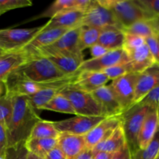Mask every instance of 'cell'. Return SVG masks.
I'll return each instance as SVG.
<instances>
[{
    "label": "cell",
    "instance_id": "1",
    "mask_svg": "<svg viewBox=\"0 0 159 159\" xmlns=\"http://www.w3.org/2000/svg\"><path fill=\"white\" fill-rule=\"evenodd\" d=\"M12 97V114L7 129L8 147L26 142L35 124L41 120L37 110L31 106L27 96Z\"/></svg>",
    "mask_w": 159,
    "mask_h": 159
},
{
    "label": "cell",
    "instance_id": "2",
    "mask_svg": "<svg viewBox=\"0 0 159 159\" xmlns=\"http://www.w3.org/2000/svg\"><path fill=\"white\" fill-rule=\"evenodd\" d=\"M12 72L26 80L40 83L57 82L71 77L61 72L48 57L43 55L29 57L23 65Z\"/></svg>",
    "mask_w": 159,
    "mask_h": 159
},
{
    "label": "cell",
    "instance_id": "3",
    "mask_svg": "<svg viewBox=\"0 0 159 159\" xmlns=\"http://www.w3.org/2000/svg\"><path fill=\"white\" fill-rule=\"evenodd\" d=\"M153 107L137 103L120 115L121 127L127 147L133 154L139 149L138 138L144 119Z\"/></svg>",
    "mask_w": 159,
    "mask_h": 159
},
{
    "label": "cell",
    "instance_id": "4",
    "mask_svg": "<svg viewBox=\"0 0 159 159\" xmlns=\"http://www.w3.org/2000/svg\"><path fill=\"white\" fill-rule=\"evenodd\" d=\"M98 2L110 9L124 30L133 23L141 20L154 19L143 10L135 0H97Z\"/></svg>",
    "mask_w": 159,
    "mask_h": 159
},
{
    "label": "cell",
    "instance_id": "5",
    "mask_svg": "<svg viewBox=\"0 0 159 159\" xmlns=\"http://www.w3.org/2000/svg\"><path fill=\"white\" fill-rule=\"evenodd\" d=\"M61 93L71 102L76 116H102L100 107L92 93L75 88L71 83L66 85Z\"/></svg>",
    "mask_w": 159,
    "mask_h": 159
},
{
    "label": "cell",
    "instance_id": "6",
    "mask_svg": "<svg viewBox=\"0 0 159 159\" xmlns=\"http://www.w3.org/2000/svg\"><path fill=\"white\" fill-rule=\"evenodd\" d=\"M43 30V26L33 28L0 30V49L5 53L20 52Z\"/></svg>",
    "mask_w": 159,
    "mask_h": 159
},
{
    "label": "cell",
    "instance_id": "7",
    "mask_svg": "<svg viewBox=\"0 0 159 159\" xmlns=\"http://www.w3.org/2000/svg\"><path fill=\"white\" fill-rule=\"evenodd\" d=\"M140 73L130 72L112 81L110 85L123 111L134 106L135 89Z\"/></svg>",
    "mask_w": 159,
    "mask_h": 159
},
{
    "label": "cell",
    "instance_id": "8",
    "mask_svg": "<svg viewBox=\"0 0 159 159\" xmlns=\"http://www.w3.org/2000/svg\"><path fill=\"white\" fill-rule=\"evenodd\" d=\"M81 28L82 26L69 30L52 44L40 50L36 55L48 57L62 54H82L79 48Z\"/></svg>",
    "mask_w": 159,
    "mask_h": 159
},
{
    "label": "cell",
    "instance_id": "9",
    "mask_svg": "<svg viewBox=\"0 0 159 159\" xmlns=\"http://www.w3.org/2000/svg\"><path fill=\"white\" fill-rule=\"evenodd\" d=\"M80 26H92L99 29L116 26L122 30L111 11L99 4L97 0H93L90 7L84 13Z\"/></svg>",
    "mask_w": 159,
    "mask_h": 159
},
{
    "label": "cell",
    "instance_id": "10",
    "mask_svg": "<svg viewBox=\"0 0 159 159\" xmlns=\"http://www.w3.org/2000/svg\"><path fill=\"white\" fill-rule=\"evenodd\" d=\"M129 62V57L123 48L109 51L106 54L97 58L84 60L78 69L77 73L82 71H97L102 72L107 68L118 64Z\"/></svg>",
    "mask_w": 159,
    "mask_h": 159
},
{
    "label": "cell",
    "instance_id": "11",
    "mask_svg": "<svg viewBox=\"0 0 159 159\" xmlns=\"http://www.w3.org/2000/svg\"><path fill=\"white\" fill-rule=\"evenodd\" d=\"M105 119L103 116H75V117L54 122L59 133L85 136L95 126Z\"/></svg>",
    "mask_w": 159,
    "mask_h": 159
},
{
    "label": "cell",
    "instance_id": "12",
    "mask_svg": "<svg viewBox=\"0 0 159 159\" xmlns=\"http://www.w3.org/2000/svg\"><path fill=\"white\" fill-rule=\"evenodd\" d=\"M120 125V116L102 120L84 136L87 148L93 150L97 144L110 136Z\"/></svg>",
    "mask_w": 159,
    "mask_h": 159
},
{
    "label": "cell",
    "instance_id": "13",
    "mask_svg": "<svg viewBox=\"0 0 159 159\" xmlns=\"http://www.w3.org/2000/svg\"><path fill=\"white\" fill-rule=\"evenodd\" d=\"M92 94L99 103L103 117H116L124 113L110 85H104L92 93Z\"/></svg>",
    "mask_w": 159,
    "mask_h": 159
},
{
    "label": "cell",
    "instance_id": "14",
    "mask_svg": "<svg viewBox=\"0 0 159 159\" xmlns=\"http://www.w3.org/2000/svg\"><path fill=\"white\" fill-rule=\"evenodd\" d=\"M68 30H69L68 29H64V28H53V29L44 30H42L22 50V51L25 53L28 57L36 55L40 50L52 44Z\"/></svg>",
    "mask_w": 159,
    "mask_h": 159
},
{
    "label": "cell",
    "instance_id": "15",
    "mask_svg": "<svg viewBox=\"0 0 159 159\" xmlns=\"http://www.w3.org/2000/svg\"><path fill=\"white\" fill-rule=\"evenodd\" d=\"M159 85V66L153 65L140 73L135 89L134 105L141 102L152 90Z\"/></svg>",
    "mask_w": 159,
    "mask_h": 159
},
{
    "label": "cell",
    "instance_id": "16",
    "mask_svg": "<svg viewBox=\"0 0 159 159\" xmlns=\"http://www.w3.org/2000/svg\"><path fill=\"white\" fill-rule=\"evenodd\" d=\"M57 146L67 159H76L87 148L84 136L68 133H60L57 138Z\"/></svg>",
    "mask_w": 159,
    "mask_h": 159
},
{
    "label": "cell",
    "instance_id": "17",
    "mask_svg": "<svg viewBox=\"0 0 159 159\" xmlns=\"http://www.w3.org/2000/svg\"><path fill=\"white\" fill-rule=\"evenodd\" d=\"M109 79L103 72L82 71L79 73L75 80L71 83L72 86L86 93H92L106 85Z\"/></svg>",
    "mask_w": 159,
    "mask_h": 159
},
{
    "label": "cell",
    "instance_id": "18",
    "mask_svg": "<svg viewBox=\"0 0 159 159\" xmlns=\"http://www.w3.org/2000/svg\"><path fill=\"white\" fill-rule=\"evenodd\" d=\"M84 12L81 11L71 9L65 11L57 14L44 25H43V30L53 29V28H64V29L71 30L79 27L80 23L83 18Z\"/></svg>",
    "mask_w": 159,
    "mask_h": 159
},
{
    "label": "cell",
    "instance_id": "19",
    "mask_svg": "<svg viewBox=\"0 0 159 159\" xmlns=\"http://www.w3.org/2000/svg\"><path fill=\"white\" fill-rule=\"evenodd\" d=\"M159 128V110L153 108L144 119L138 138L139 149L145 148L152 141Z\"/></svg>",
    "mask_w": 159,
    "mask_h": 159
},
{
    "label": "cell",
    "instance_id": "20",
    "mask_svg": "<svg viewBox=\"0 0 159 159\" xmlns=\"http://www.w3.org/2000/svg\"><path fill=\"white\" fill-rule=\"evenodd\" d=\"M47 57H48L54 65L67 76L78 75V69L84 61L83 54H56L48 56Z\"/></svg>",
    "mask_w": 159,
    "mask_h": 159
},
{
    "label": "cell",
    "instance_id": "21",
    "mask_svg": "<svg viewBox=\"0 0 159 159\" xmlns=\"http://www.w3.org/2000/svg\"><path fill=\"white\" fill-rule=\"evenodd\" d=\"M132 72L141 73L155 65V61L147 44L127 53Z\"/></svg>",
    "mask_w": 159,
    "mask_h": 159
},
{
    "label": "cell",
    "instance_id": "22",
    "mask_svg": "<svg viewBox=\"0 0 159 159\" xmlns=\"http://www.w3.org/2000/svg\"><path fill=\"white\" fill-rule=\"evenodd\" d=\"M27 59V55L23 51L4 53L0 55V82H4L12 71L23 65Z\"/></svg>",
    "mask_w": 159,
    "mask_h": 159
},
{
    "label": "cell",
    "instance_id": "23",
    "mask_svg": "<svg viewBox=\"0 0 159 159\" xmlns=\"http://www.w3.org/2000/svg\"><path fill=\"white\" fill-rule=\"evenodd\" d=\"M125 33L116 26H107L101 30L98 43L109 51L120 49L124 45Z\"/></svg>",
    "mask_w": 159,
    "mask_h": 159
},
{
    "label": "cell",
    "instance_id": "24",
    "mask_svg": "<svg viewBox=\"0 0 159 159\" xmlns=\"http://www.w3.org/2000/svg\"><path fill=\"white\" fill-rule=\"evenodd\" d=\"M127 144L125 137L121 125L107 139L102 141L93 149L94 152H106L114 154Z\"/></svg>",
    "mask_w": 159,
    "mask_h": 159
},
{
    "label": "cell",
    "instance_id": "25",
    "mask_svg": "<svg viewBox=\"0 0 159 159\" xmlns=\"http://www.w3.org/2000/svg\"><path fill=\"white\" fill-rule=\"evenodd\" d=\"M69 84H59L43 89L30 96H27L31 106L36 110H40L48 102H49L56 95L59 94L66 85Z\"/></svg>",
    "mask_w": 159,
    "mask_h": 159
},
{
    "label": "cell",
    "instance_id": "26",
    "mask_svg": "<svg viewBox=\"0 0 159 159\" xmlns=\"http://www.w3.org/2000/svg\"><path fill=\"white\" fill-rule=\"evenodd\" d=\"M57 145V138H33L26 141L28 152L43 158Z\"/></svg>",
    "mask_w": 159,
    "mask_h": 159
},
{
    "label": "cell",
    "instance_id": "27",
    "mask_svg": "<svg viewBox=\"0 0 159 159\" xmlns=\"http://www.w3.org/2000/svg\"><path fill=\"white\" fill-rule=\"evenodd\" d=\"M71 9H75V0H57L51 3L46 9H44L40 14L32 17L31 19H28L27 20L24 21V23L43 18L51 19L53 16L60 12L71 10Z\"/></svg>",
    "mask_w": 159,
    "mask_h": 159
},
{
    "label": "cell",
    "instance_id": "28",
    "mask_svg": "<svg viewBox=\"0 0 159 159\" xmlns=\"http://www.w3.org/2000/svg\"><path fill=\"white\" fill-rule=\"evenodd\" d=\"M60 133L52 121L40 120L33 128L29 139L33 138H57Z\"/></svg>",
    "mask_w": 159,
    "mask_h": 159
},
{
    "label": "cell",
    "instance_id": "29",
    "mask_svg": "<svg viewBox=\"0 0 159 159\" xmlns=\"http://www.w3.org/2000/svg\"><path fill=\"white\" fill-rule=\"evenodd\" d=\"M102 29L92 26H82L79 38V48L81 51L90 48L98 43Z\"/></svg>",
    "mask_w": 159,
    "mask_h": 159
},
{
    "label": "cell",
    "instance_id": "30",
    "mask_svg": "<svg viewBox=\"0 0 159 159\" xmlns=\"http://www.w3.org/2000/svg\"><path fill=\"white\" fill-rule=\"evenodd\" d=\"M41 110L66 113V114L75 115V110L73 109L72 106H71V102L61 93L59 94L56 95Z\"/></svg>",
    "mask_w": 159,
    "mask_h": 159
},
{
    "label": "cell",
    "instance_id": "31",
    "mask_svg": "<svg viewBox=\"0 0 159 159\" xmlns=\"http://www.w3.org/2000/svg\"><path fill=\"white\" fill-rule=\"evenodd\" d=\"M152 20H141V21L136 22L129 26L128 27L125 28L124 30V32L127 34L139 36L145 39L155 36V30Z\"/></svg>",
    "mask_w": 159,
    "mask_h": 159
},
{
    "label": "cell",
    "instance_id": "32",
    "mask_svg": "<svg viewBox=\"0 0 159 159\" xmlns=\"http://www.w3.org/2000/svg\"><path fill=\"white\" fill-rule=\"evenodd\" d=\"M159 155V128L148 145L131 154V159H156Z\"/></svg>",
    "mask_w": 159,
    "mask_h": 159
},
{
    "label": "cell",
    "instance_id": "33",
    "mask_svg": "<svg viewBox=\"0 0 159 159\" xmlns=\"http://www.w3.org/2000/svg\"><path fill=\"white\" fill-rule=\"evenodd\" d=\"M12 114V97L5 93L0 98V125L6 130L10 124Z\"/></svg>",
    "mask_w": 159,
    "mask_h": 159
},
{
    "label": "cell",
    "instance_id": "34",
    "mask_svg": "<svg viewBox=\"0 0 159 159\" xmlns=\"http://www.w3.org/2000/svg\"><path fill=\"white\" fill-rule=\"evenodd\" d=\"M102 72H103L107 76L109 80L113 81L114 79L121 77V76H124L128 73L132 72V69L130 63L127 62V63L118 64V65H113V66L105 69Z\"/></svg>",
    "mask_w": 159,
    "mask_h": 159
},
{
    "label": "cell",
    "instance_id": "35",
    "mask_svg": "<svg viewBox=\"0 0 159 159\" xmlns=\"http://www.w3.org/2000/svg\"><path fill=\"white\" fill-rule=\"evenodd\" d=\"M27 154L26 142H22L6 148V159H26Z\"/></svg>",
    "mask_w": 159,
    "mask_h": 159
},
{
    "label": "cell",
    "instance_id": "36",
    "mask_svg": "<svg viewBox=\"0 0 159 159\" xmlns=\"http://www.w3.org/2000/svg\"><path fill=\"white\" fill-rule=\"evenodd\" d=\"M31 5L32 2L30 0H0V16L7 11L27 7Z\"/></svg>",
    "mask_w": 159,
    "mask_h": 159
},
{
    "label": "cell",
    "instance_id": "37",
    "mask_svg": "<svg viewBox=\"0 0 159 159\" xmlns=\"http://www.w3.org/2000/svg\"><path fill=\"white\" fill-rule=\"evenodd\" d=\"M145 43V38H144V37L125 34V39H124V45H123L122 48L125 51L126 53H128L143 46Z\"/></svg>",
    "mask_w": 159,
    "mask_h": 159
},
{
    "label": "cell",
    "instance_id": "38",
    "mask_svg": "<svg viewBox=\"0 0 159 159\" xmlns=\"http://www.w3.org/2000/svg\"><path fill=\"white\" fill-rule=\"evenodd\" d=\"M138 6L153 18L159 16V0H135Z\"/></svg>",
    "mask_w": 159,
    "mask_h": 159
},
{
    "label": "cell",
    "instance_id": "39",
    "mask_svg": "<svg viewBox=\"0 0 159 159\" xmlns=\"http://www.w3.org/2000/svg\"><path fill=\"white\" fill-rule=\"evenodd\" d=\"M138 103L149 106V107H152L153 108H156L159 110V85H157L153 90H152Z\"/></svg>",
    "mask_w": 159,
    "mask_h": 159
},
{
    "label": "cell",
    "instance_id": "40",
    "mask_svg": "<svg viewBox=\"0 0 159 159\" xmlns=\"http://www.w3.org/2000/svg\"><path fill=\"white\" fill-rule=\"evenodd\" d=\"M145 42L155 59V65H159V38L153 36L146 38Z\"/></svg>",
    "mask_w": 159,
    "mask_h": 159
},
{
    "label": "cell",
    "instance_id": "41",
    "mask_svg": "<svg viewBox=\"0 0 159 159\" xmlns=\"http://www.w3.org/2000/svg\"><path fill=\"white\" fill-rule=\"evenodd\" d=\"M89 51L92 55V58H97V57H102L104 54H107L109 50L97 43L89 48Z\"/></svg>",
    "mask_w": 159,
    "mask_h": 159
},
{
    "label": "cell",
    "instance_id": "42",
    "mask_svg": "<svg viewBox=\"0 0 159 159\" xmlns=\"http://www.w3.org/2000/svg\"><path fill=\"white\" fill-rule=\"evenodd\" d=\"M8 148L7 130L6 127L0 125V154H4Z\"/></svg>",
    "mask_w": 159,
    "mask_h": 159
},
{
    "label": "cell",
    "instance_id": "43",
    "mask_svg": "<svg viewBox=\"0 0 159 159\" xmlns=\"http://www.w3.org/2000/svg\"><path fill=\"white\" fill-rule=\"evenodd\" d=\"M111 159H131V153L127 144L120 150L113 154Z\"/></svg>",
    "mask_w": 159,
    "mask_h": 159
},
{
    "label": "cell",
    "instance_id": "44",
    "mask_svg": "<svg viewBox=\"0 0 159 159\" xmlns=\"http://www.w3.org/2000/svg\"><path fill=\"white\" fill-rule=\"evenodd\" d=\"M93 0H75V9L85 13L90 7Z\"/></svg>",
    "mask_w": 159,
    "mask_h": 159
},
{
    "label": "cell",
    "instance_id": "45",
    "mask_svg": "<svg viewBox=\"0 0 159 159\" xmlns=\"http://www.w3.org/2000/svg\"><path fill=\"white\" fill-rule=\"evenodd\" d=\"M45 159H67L63 152L58 146L54 147L48 155L45 156Z\"/></svg>",
    "mask_w": 159,
    "mask_h": 159
},
{
    "label": "cell",
    "instance_id": "46",
    "mask_svg": "<svg viewBox=\"0 0 159 159\" xmlns=\"http://www.w3.org/2000/svg\"><path fill=\"white\" fill-rule=\"evenodd\" d=\"M76 159H95V152L92 149L86 148Z\"/></svg>",
    "mask_w": 159,
    "mask_h": 159
},
{
    "label": "cell",
    "instance_id": "47",
    "mask_svg": "<svg viewBox=\"0 0 159 159\" xmlns=\"http://www.w3.org/2000/svg\"><path fill=\"white\" fill-rule=\"evenodd\" d=\"M113 154L106 152H95V159H111Z\"/></svg>",
    "mask_w": 159,
    "mask_h": 159
},
{
    "label": "cell",
    "instance_id": "48",
    "mask_svg": "<svg viewBox=\"0 0 159 159\" xmlns=\"http://www.w3.org/2000/svg\"><path fill=\"white\" fill-rule=\"evenodd\" d=\"M152 23H153L154 27H155V37L159 38V16L154 18L153 20H152Z\"/></svg>",
    "mask_w": 159,
    "mask_h": 159
},
{
    "label": "cell",
    "instance_id": "49",
    "mask_svg": "<svg viewBox=\"0 0 159 159\" xmlns=\"http://www.w3.org/2000/svg\"><path fill=\"white\" fill-rule=\"evenodd\" d=\"M26 159H45V158H41V157L37 156V155H34V154H32V153H30V152H28L27 156H26Z\"/></svg>",
    "mask_w": 159,
    "mask_h": 159
},
{
    "label": "cell",
    "instance_id": "50",
    "mask_svg": "<svg viewBox=\"0 0 159 159\" xmlns=\"http://www.w3.org/2000/svg\"><path fill=\"white\" fill-rule=\"evenodd\" d=\"M6 93V88L3 82H0V98Z\"/></svg>",
    "mask_w": 159,
    "mask_h": 159
},
{
    "label": "cell",
    "instance_id": "51",
    "mask_svg": "<svg viewBox=\"0 0 159 159\" xmlns=\"http://www.w3.org/2000/svg\"><path fill=\"white\" fill-rule=\"evenodd\" d=\"M0 159H6V152L4 154H0Z\"/></svg>",
    "mask_w": 159,
    "mask_h": 159
},
{
    "label": "cell",
    "instance_id": "52",
    "mask_svg": "<svg viewBox=\"0 0 159 159\" xmlns=\"http://www.w3.org/2000/svg\"><path fill=\"white\" fill-rule=\"evenodd\" d=\"M4 51H2V50L1 49H0V55H2V54H4Z\"/></svg>",
    "mask_w": 159,
    "mask_h": 159
},
{
    "label": "cell",
    "instance_id": "53",
    "mask_svg": "<svg viewBox=\"0 0 159 159\" xmlns=\"http://www.w3.org/2000/svg\"><path fill=\"white\" fill-rule=\"evenodd\" d=\"M156 159H159V155H158V156L156 158Z\"/></svg>",
    "mask_w": 159,
    "mask_h": 159
},
{
    "label": "cell",
    "instance_id": "54",
    "mask_svg": "<svg viewBox=\"0 0 159 159\" xmlns=\"http://www.w3.org/2000/svg\"><path fill=\"white\" fill-rule=\"evenodd\" d=\"M158 66H159V65H158Z\"/></svg>",
    "mask_w": 159,
    "mask_h": 159
},
{
    "label": "cell",
    "instance_id": "55",
    "mask_svg": "<svg viewBox=\"0 0 159 159\" xmlns=\"http://www.w3.org/2000/svg\"></svg>",
    "mask_w": 159,
    "mask_h": 159
}]
</instances>
